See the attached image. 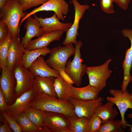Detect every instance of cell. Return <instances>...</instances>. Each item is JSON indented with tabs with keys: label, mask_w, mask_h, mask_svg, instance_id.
I'll return each instance as SVG.
<instances>
[{
	"label": "cell",
	"mask_w": 132,
	"mask_h": 132,
	"mask_svg": "<svg viewBox=\"0 0 132 132\" xmlns=\"http://www.w3.org/2000/svg\"><path fill=\"white\" fill-rule=\"evenodd\" d=\"M29 106L43 111L61 113L78 118L75 112L73 105L70 102L61 100L46 94H36L31 100Z\"/></svg>",
	"instance_id": "obj_1"
},
{
	"label": "cell",
	"mask_w": 132,
	"mask_h": 132,
	"mask_svg": "<svg viewBox=\"0 0 132 132\" xmlns=\"http://www.w3.org/2000/svg\"><path fill=\"white\" fill-rule=\"evenodd\" d=\"M27 13L23 11L17 0H9L0 9V17L7 25L10 33L12 37L18 36L20 22Z\"/></svg>",
	"instance_id": "obj_2"
},
{
	"label": "cell",
	"mask_w": 132,
	"mask_h": 132,
	"mask_svg": "<svg viewBox=\"0 0 132 132\" xmlns=\"http://www.w3.org/2000/svg\"><path fill=\"white\" fill-rule=\"evenodd\" d=\"M82 45L81 40L77 41L75 44L74 58L72 61L70 59L67 61L64 70L78 87L81 84L82 77L86 73L88 67L87 65L82 63L80 49Z\"/></svg>",
	"instance_id": "obj_3"
},
{
	"label": "cell",
	"mask_w": 132,
	"mask_h": 132,
	"mask_svg": "<svg viewBox=\"0 0 132 132\" xmlns=\"http://www.w3.org/2000/svg\"><path fill=\"white\" fill-rule=\"evenodd\" d=\"M75 50L73 43L64 46L55 47L51 50L49 56L45 62L53 69L58 72L64 70L68 59L75 54Z\"/></svg>",
	"instance_id": "obj_4"
},
{
	"label": "cell",
	"mask_w": 132,
	"mask_h": 132,
	"mask_svg": "<svg viewBox=\"0 0 132 132\" xmlns=\"http://www.w3.org/2000/svg\"><path fill=\"white\" fill-rule=\"evenodd\" d=\"M111 61V59H109L100 65L87 67L86 73L88 78L89 84L100 91L106 87L107 80L112 73V71L109 68V64Z\"/></svg>",
	"instance_id": "obj_5"
},
{
	"label": "cell",
	"mask_w": 132,
	"mask_h": 132,
	"mask_svg": "<svg viewBox=\"0 0 132 132\" xmlns=\"http://www.w3.org/2000/svg\"><path fill=\"white\" fill-rule=\"evenodd\" d=\"M109 92L113 97L107 96L106 100L112 102L117 107L120 113L122 127L125 129L127 122L124 115L128 109H132V93H130L127 90L123 92L121 90L114 89L110 90Z\"/></svg>",
	"instance_id": "obj_6"
},
{
	"label": "cell",
	"mask_w": 132,
	"mask_h": 132,
	"mask_svg": "<svg viewBox=\"0 0 132 132\" xmlns=\"http://www.w3.org/2000/svg\"><path fill=\"white\" fill-rule=\"evenodd\" d=\"M12 72L16 81L15 93L16 99L33 88L35 77L28 68L21 63L16 66Z\"/></svg>",
	"instance_id": "obj_7"
},
{
	"label": "cell",
	"mask_w": 132,
	"mask_h": 132,
	"mask_svg": "<svg viewBox=\"0 0 132 132\" xmlns=\"http://www.w3.org/2000/svg\"><path fill=\"white\" fill-rule=\"evenodd\" d=\"M44 125L50 132H68L71 123L68 116L61 113L43 111Z\"/></svg>",
	"instance_id": "obj_8"
},
{
	"label": "cell",
	"mask_w": 132,
	"mask_h": 132,
	"mask_svg": "<svg viewBox=\"0 0 132 132\" xmlns=\"http://www.w3.org/2000/svg\"><path fill=\"white\" fill-rule=\"evenodd\" d=\"M69 11V4L65 0H48L40 6L27 13L21 20L19 25L28 17L37 12L43 11H53L59 20L64 21L65 20L64 15H67Z\"/></svg>",
	"instance_id": "obj_9"
},
{
	"label": "cell",
	"mask_w": 132,
	"mask_h": 132,
	"mask_svg": "<svg viewBox=\"0 0 132 132\" xmlns=\"http://www.w3.org/2000/svg\"><path fill=\"white\" fill-rule=\"evenodd\" d=\"M0 89L3 93L8 106L13 104L16 99L15 89L16 81L12 71L5 67L1 69Z\"/></svg>",
	"instance_id": "obj_10"
},
{
	"label": "cell",
	"mask_w": 132,
	"mask_h": 132,
	"mask_svg": "<svg viewBox=\"0 0 132 132\" xmlns=\"http://www.w3.org/2000/svg\"><path fill=\"white\" fill-rule=\"evenodd\" d=\"M71 1L75 10L74 18L71 26L66 32V37L62 43L64 45L71 43L75 44L77 43L76 37L78 34V30L80 20L82 18L86 11L90 8L88 5L81 4L77 0Z\"/></svg>",
	"instance_id": "obj_11"
},
{
	"label": "cell",
	"mask_w": 132,
	"mask_h": 132,
	"mask_svg": "<svg viewBox=\"0 0 132 132\" xmlns=\"http://www.w3.org/2000/svg\"><path fill=\"white\" fill-rule=\"evenodd\" d=\"M104 99L100 97L91 100L83 101L70 97L68 101L73 105L76 115L78 118L85 117L88 119L94 114L95 110L102 104Z\"/></svg>",
	"instance_id": "obj_12"
},
{
	"label": "cell",
	"mask_w": 132,
	"mask_h": 132,
	"mask_svg": "<svg viewBox=\"0 0 132 132\" xmlns=\"http://www.w3.org/2000/svg\"><path fill=\"white\" fill-rule=\"evenodd\" d=\"M121 32L124 36L130 39L131 43L130 47L126 51L125 58L122 63L123 77L121 90L124 92L126 91L128 85L132 81V76L130 73L132 66V29H125Z\"/></svg>",
	"instance_id": "obj_13"
},
{
	"label": "cell",
	"mask_w": 132,
	"mask_h": 132,
	"mask_svg": "<svg viewBox=\"0 0 132 132\" xmlns=\"http://www.w3.org/2000/svg\"><path fill=\"white\" fill-rule=\"evenodd\" d=\"M25 48L18 36L12 37L10 44L7 59V68L12 71L14 67L21 63Z\"/></svg>",
	"instance_id": "obj_14"
},
{
	"label": "cell",
	"mask_w": 132,
	"mask_h": 132,
	"mask_svg": "<svg viewBox=\"0 0 132 132\" xmlns=\"http://www.w3.org/2000/svg\"><path fill=\"white\" fill-rule=\"evenodd\" d=\"M36 94L33 88L23 93L16 99L13 104L7 106L5 112L14 118L24 113L30 107V101Z\"/></svg>",
	"instance_id": "obj_15"
},
{
	"label": "cell",
	"mask_w": 132,
	"mask_h": 132,
	"mask_svg": "<svg viewBox=\"0 0 132 132\" xmlns=\"http://www.w3.org/2000/svg\"><path fill=\"white\" fill-rule=\"evenodd\" d=\"M33 15L40 23L44 33L56 31L66 32L72 24L71 23H64L61 22L55 13L51 17L45 18L39 17L35 14Z\"/></svg>",
	"instance_id": "obj_16"
},
{
	"label": "cell",
	"mask_w": 132,
	"mask_h": 132,
	"mask_svg": "<svg viewBox=\"0 0 132 132\" xmlns=\"http://www.w3.org/2000/svg\"><path fill=\"white\" fill-rule=\"evenodd\" d=\"M55 79L53 76L35 77L33 88L36 94H43L58 98L55 89Z\"/></svg>",
	"instance_id": "obj_17"
},
{
	"label": "cell",
	"mask_w": 132,
	"mask_h": 132,
	"mask_svg": "<svg viewBox=\"0 0 132 132\" xmlns=\"http://www.w3.org/2000/svg\"><path fill=\"white\" fill-rule=\"evenodd\" d=\"M35 77L37 76H53L55 78L60 76L59 72L49 66L43 56H41L34 61L28 68Z\"/></svg>",
	"instance_id": "obj_18"
},
{
	"label": "cell",
	"mask_w": 132,
	"mask_h": 132,
	"mask_svg": "<svg viewBox=\"0 0 132 132\" xmlns=\"http://www.w3.org/2000/svg\"><path fill=\"white\" fill-rule=\"evenodd\" d=\"M26 20L24 25L26 32L21 41L25 48L33 38L39 37L44 33L40 23L35 18L30 16Z\"/></svg>",
	"instance_id": "obj_19"
},
{
	"label": "cell",
	"mask_w": 132,
	"mask_h": 132,
	"mask_svg": "<svg viewBox=\"0 0 132 132\" xmlns=\"http://www.w3.org/2000/svg\"><path fill=\"white\" fill-rule=\"evenodd\" d=\"M64 32L62 31H56L44 33L37 38L32 40L25 48L31 50L47 47L52 42L59 40Z\"/></svg>",
	"instance_id": "obj_20"
},
{
	"label": "cell",
	"mask_w": 132,
	"mask_h": 132,
	"mask_svg": "<svg viewBox=\"0 0 132 132\" xmlns=\"http://www.w3.org/2000/svg\"><path fill=\"white\" fill-rule=\"evenodd\" d=\"M100 91L97 88L89 84L85 87L78 88L72 87L71 97L79 100L88 101L97 98Z\"/></svg>",
	"instance_id": "obj_21"
},
{
	"label": "cell",
	"mask_w": 132,
	"mask_h": 132,
	"mask_svg": "<svg viewBox=\"0 0 132 132\" xmlns=\"http://www.w3.org/2000/svg\"><path fill=\"white\" fill-rule=\"evenodd\" d=\"M114 104L107 101L104 104L99 106L96 109L94 114L99 117L103 122L110 119H115L118 114L117 109L113 107Z\"/></svg>",
	"instance_id": "obj_22"
},
{
	"label": "cell",
	"mask_w": 132,
	"mask_h": 132,
	"mask_svg": "<svg viewBox=\"0 0 132 132\" xmlns=\"http://www.w3.org/2000/svg\"><path fill=\"white\" fill-rule=\"evenodd\" d=\"M51 50L47 47L31 50L25 48L21 64L28 68L31 64L41 56H45L49 53Z\"/></svg>",
	"instance_id": "obj_23"
},
{
	"label": "cell",
	"mask_w": 132,
	"mask_h": 132,
	"mask_svg": "<svg viewBox=\"0 0 132 132\" xmlns=\"http://www.w3.org/2000/svg\"><path fill=\"white\" fill-rule=\"evenodd\" d=\"M54 88L58 98L61 100L68 101L70 97V91L72 84L66 82L60 76L55 78Z\"/></svg>",
	"instance_id": "obj_24"
},
{
	"label": "cell",
	"mask_w": 132,
	"mask_h": 132,
	"mask_svg": "<svg viewBox=\"0 0 132 132\" xmlns=\"http://www.w3.org/2000/svg\"><path fill=\"white\" fill-rule=\"evenodd\" d=\"M43 111L30 106L24 112L29 119L46 132H50L44 123Z\"/></svg>",
	"instance_id": "obj_25"
},
{
	"label": "cell",
	"mask_w": 132,
	"mask_h": 132,
	"mask_svg": "<svg viewBox=\"0 0 132 132\" xmlns=\"http://www.w3.org/2000/svg\"><path fill=\"white\" fill-rule=\"evenodd\" d=\"M23 132H46L33 123L23 113L15 117Z\"/></svg>",
	"instance_id": "obj_26"
},
{
	"label": "cell",
	"mask_w": 132,
	"mask_h": 132,
	"mask_svg": "<svg viewBox=\"0 0 132 132\" xmlns=\"http://www.w3.org/2000/svg\"><path fill=\"white\" fill-rule=\"evenodd\" d=\"M121 120L110 119L103 122L98 132H123Z\"/></svg>",
	"instance_id": "obj_27"
},
{
	"label": "cell",
	"mask_w": 132,
	"mask_h": 132,
	"mask_svg": "<svg viewBox=\"0 0 132 132\" xmlns=\"http://www.w3.org/2000/svg\"><path fill=\"white\" fill-rule=\"evenodd\" d=\"M12 37L9 33L5 38L0 40V67L1 69L6 67L8 51Z\"/></svg>",
	"instance_id": "obj_28"
},
{
	"label": "cell",
	"mask_w": 132,
	"mask_h": 132,
	"mask_svg": "<svg viewBox=\"0 0 132 132\" xmlns=\"http://www.w3.org/2000/svg\"><path fill=\"white\" fill-rule=\"evenodd\" d=\"M71 123V127L68 132H86L88 119L85 117L76 118L68 116Z\"/></svg>",
	"instance_id": "obj_29"
},
{
	"label": "cell",
	"mask_w": 132,
	"mask_h": 132,
	"mask_svg": "<svg viewBox=\"0 0 132 132\" xmlns=\"http://www.w3.org/2000/svg\"><path fill=\"white\" fill-rule=\"evenodd\" d=\"M102 123V119L94 114L88 119L86 132H98Z\"/></svg>",
	"instance_id": "obj_30"
},
{
	"label": "cell",
	"mask_w": 132,
	"mask_h": 132,
	"mask_svg": "<svg viewBox=\"0 0 132 132\" xmlns=\"http://www.w3.org/2000/svg\"><path fill=\"white\" fill-rule=\"evenodd\" d=\"M21 5L23 11L33 7L42 4L48 0H17Z\"/></svg>",
	"instance_id": "obj_31"
},
{
	"label": "cell",
	"mask_w": 132,
	"mask_h": 132,
	"mask_svg": "<svg viewBox=\"0 0 132 132\" xmlns=\"http://www.w3.org/2000/svg\"><path fill=\"white\" fill-rule=\"evenodd\" d=\"M4 118L7 121L14 132H22V129L16 118L11 117L5 112L2 114Z\"/></svg>",
	"instance_id": "obj_32"
},
{
	"label": "cell",
	"mask_w": 132,
	"mask_h": 132,
	"mask_svg": "<svg viewBox=\"0 0 132 132\" xmlns=\"http://www.w3.org/2000/svg\"><path fill=\"white\" fill-rule=\"evenodd\" d=\"M99 1L101 9L105 13L110 14L115 12L113 0H99Z\"/></svg>",
	"instance_id": "obj_33"
},
{
	"label": "cell",
	"mask_w": 132,
	"mask_h": 132,
	"mask_svg": "<svg viewBox=\"0 0 132 132\" xmlns=\"http://www.w3.org/2000/svg\"><path fill=\"white\" fill-rule=\"evenodd\" d=\"M10 33L7 24L2 20L0 21V40L6 37Z\"/></svg>",
	"instance_id": "obj_34"
},
{
	"label": "cell",
	"mask_w": 132,
	"mask_h": 132,
	"mask_svg": "<svg viewBox=\"0 0 132 132\" xmlns=\"http://www.w3.org/2000/svg\"><path fill=\"white\" fill-rule=\"evenodd\" d=\"M131 0H113L115 2L121 9L126 11L127 9Z\"/></svg>",
	"instance_id": "obj_35"
},
{
	"label": "cell",
	"mask_w": 132,
	"mask_h": 132,
	"mask_svg": "<svg viewBox=\"0 0 132 132\" xmlns=\"http://www.w3.org/2000/svg\"><path fill=\"white\" fill-rule=\"evenodd\" d=\"M7 106L4 96L0 89V110L2 114L5 112Z\"/></svg>",
	"instance_id": "obj_36"
},
{
	"label": "cell",
	"mask_w": 132,
	"mask_h": 132,
	"mask_svg": "<svg viewBox=\"0 0 132 132\" xmlns=\"http://www.w3.org/2000/svg\"><path fill=\"white\" fill-rule=\"evenodd\" d=\"M3 123L0 125V132H13L7 121L4 118Z\"/></svg>",
	"instance_id": "obj_37"
},
{
	"label": "cell",
	"mask_w": 132,
	"mask_h": 132,
	"mask_svg": "<svg viewBox=\"0 0 132 132\" xmlns=\"http://www.w3.org/2000/svg\"><path fill=\"white\" fill-rule=\"evenodd\" d=\"M60 76L67 83L71 84H74V82L70 77L65 71L62 70L59 71Z\"/></svg>",
	"instance_id": "obj_38"
},
{
	"label": "cell",
	"mask_w": 132,
	"mask_h": 132,
	"mask_svg": "<svg viewBox=\"0 0 132 132\" xmlns=\"http://www.w3.org/2000/svg\"><path fill=\"white\" fill-rule=\"evenodd\" d=\"M9 0H0V8L1 9Z\"/></svg>",
	"instance_id": "obj_39"
},
{
	"label": "cell",
	"mask_w": 132,
	"mask_h": 132,
	"mask_svg": "<svg viewBox=\"0 0 132 132\" xmlns=\"http://www.w3.org/2000/svg\"><path fill=\"white\" fill-rule=\"evenodd\" d=\"M127 126H129L130 127L129 129L128 130V131H131V132H132V123L131 124H127Z\"/></svg>",
	"instance_id": "obj_40"
},
{
	"label": "cell",
	"mask_w": 132,
	"mask_h": 132,
	"mask_svg": "<svg viewBox=\"0 0 132 132\" xmlns=\"http://www.w3.org/2000/svg\"><path fill=\"white\" fill-rule=\"evenodd\" d=\"M128 117L130 118H132V113H130L128 114Z\"/></svg>",
	"instance_id": "obj_41"
}]
</instances>
